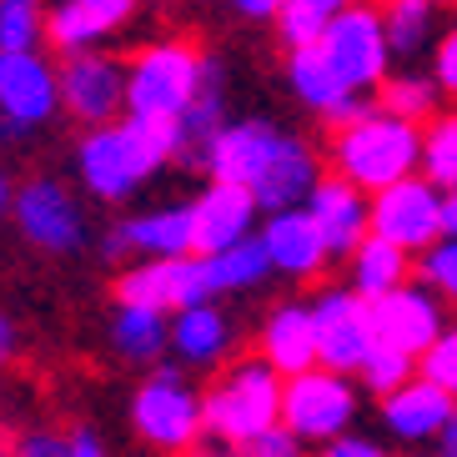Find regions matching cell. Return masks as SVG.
Here are the masks:
<instances>
[{
    "instance_id": "cell-48",
    "label": "cell",
    "mask_w": 457,
    "mask_h": 457,
    "mask_svg": "<svg viewBox=\"0 0 457 457\" xmlns=\"http://www.w3.org/2000/svg\"><path fill=\"white\" fill-rule=\"evenodd\" d=\"M437 5H443V11H457V0H437Z\"/></svg>"
},
{
    "instance_id": "cell-26",
    "label": "cell",
    "mask_w": 457,
    "mask_h": 457,
    "mask_svg": "<svg viewBox=\"0 0 457 457\" xmlns=\"http://www.w3.org/2000/svg\"><path fill=\"white\" fill-rule=\"evenodd\" d=\"M106 337L126 367H156L171 357V312L146 307V302H116Z\"/></svg>"
},
{
    "instance_id": "cell-24",
    "label": "cell",
    "mask_w": 457,
    "mask_h": 457,
    "mask_svg": "<svg viewBox=\"0 0 457 457\" xmlns=\"http://www.w3.org/2000/svg\"><path fill=\"white\" fill-rule=\"evenodd\" d=\"M136 15V0H55L46 15V41L55 51H91L106 46L116 30Z\"/></svg>"
},
{
    "instance_id": "cell-30",
    "label": "cell",
    "mask_w": 457,
    "mask_h": 457,
    "mask_svg": "<svg viewBox=\"0 0 457 457\" xmlns=\"http://www.w3.org/2000/svg\"><path fill=\"white\" fill-rule=\"evenodd\" d=\"M437 96H443V86H437L432 71H392L382 81V91H377V101L387 111H397V116H407V121H432Z\"/></svg>"
},
{
    "instance_id": "cell-25",
    "label": "cell",
    "mask_w": 457,
    "mask_h": 457,
    "mask_svg": "<svg viewBox=\"0 0 457 457\" xmlns=\"http://www.w3.org/2000/svg\"><path fill=\"white\" fill-rule=\"evenodd\" d=\"M227 71L212 61L202 76V91L191 96L187 116L176 121V162L191 166V171H206V156H212L216 136L227 131Z\"/></svg>"
},
{
    "instance_id": "cell-41",
    "label": "cell",
    "mask_w": 457,
    "mask_h": 457,
    "mask_svg": "<svg viewBox=\"0 0 457 457\" xmlns=\"http://www.w3.org/2000/svg\"><path fill=\"white\" fill-rule=\"evenodd\" d=\"M66 437H71V457H101V453H111V443L96 428H86V422H81V428H71Z\"/></svg>"
},
{
    "instance_id": "cell-40",
    "label": "cell",
    "mask_w": 457,
    "mask_h": 457,
    "mask_svg": "<svg viewBox=\"0 0 457 457\" xmlns=\"http://www.w3.org/2000/svg\"><path fill=\"white\" fill-rule=\"evenodd\" d=\"M322 453H327V457H382L387 447L377 443V437H362V432H352V428H347L342 437H332Z\"/></svg>"
},
{
    "instance_id": "cell-36",
    "label": "cell",
    "mask_w": 457,
    "mask_h": 457,
    "mask_svg": "<svg viewBox=\"0 0 457 457\" xmlns=\"http://www.w3.org/2000/svg\"><path fill=\"white\" fill-rule=\"evenodd\" d=\"M417 367H422V377H432L437 387H447L457 397V322H447L437 332V342L417 357Z\"/></svg>"
},
{
    "instance_id": "cell-12",
    "label": "cell",
    "mask_w": 457,
    "mask_h": 457,
    "mask_svg": "<svg viewBox=\"0 0 457 457\" xmlns=\"http://www.w3.org/2000/svg\"><path fill=\"white\" fill-rule=\"evenodd\" d=\"M372 231L387 242L407 246L412 256H422L437 237H443V187L432 176L412 171L392 187L372 191Z\"/></svg>"
},
{
    "instance_id": "cell-9",
    "label": "cell",
    "mask_w": 457,
    "mask_h": 457,
    "mask_svg": "<svg viewBox=\"0 0 457 457\" xmlns=\"http://www.w3.org/2000/svg\"><path fill=\"white\" fill-rule=\"evenodd\" d=\"M317 51L327 55V66L342 76L357 96H372L382 91V81L392 76V41H387V26H382V11L377 5H362L352 0L342 15H332V26L322 30Z\"/></svg>"
},
{
    "instance_id": "cell-16",
    "label": "cell",
    "mask_w": 457,
    "mask_h": 457,
    "mask_svg": "<svg viewBox=\"0 0 457 457\" xmlns=\"http://www.w3.org/2000/svg\"><path fill=\"white\" fill-rule=\"evenodd\" d=\"M372 327H377V342H392V347L422 357L447 327V302L417 277V282H403L392 292L372 296Z\"/></svg>"
},
{
    "instance_id": "cell-21",
    "label": "cell",
    "mask_w": 457,
    "mask_h": 457,
    "mask_svg": "<svg viewBox=\"0 0 457 457\" xmlns=\"http://www.w3.org/2000/svg\"><path fill=\"white\" fill-rule=\"evenodd\" d=\"M256 216L262 212V202H256L246 187H237V181H206L202 196L191 202V237H196V252H221V246L231 242H246V237H256Z\"/></svg>"
},
{
    "instance_id": "cell-39",
    "label": "cell",
    "mask_w": 457,
    "mask_h": 457,
    "mask_svg": "<svg viewBox=\"0 0 457 457\" xmlns=\"http://www.w3.org/2000/svg\"><path fill=\"white\" fill-rule=\"evenodd\" d=\"M432 76H437L443 96H457V26H447L432 46Z\"/></svg>"
},
{
    "instance_id": "cell-14",
    "label": "cell",
    "mask_w": 457,
    "mask_h": 457,
    "mask_svg": "<svg viewBox=\"0 0 457 457\" xmlns=\"http://www.w3.org/2000/svg\"><path fill=\"white\" fill-rule=\"evenodd\" d=\"M206 296H212V287H206L202 252L141 256V262H126L116 271V302H146V307L162 312H181L191 302H206Z\"/></svg>"
},
{
    "instance_id": "cell-1",
    "label": "cell",
    "mask_w": 457,
    "mask_h": 457,
    "mask_svg": "<svg viewBox=\"0 0 457 457\" xmlns=\"http://www.w3.org/2000/svg\"><path fill=\"white\" fill-rule=\"evenodd\" d=\"M322 162L327 156L307 136L267 116H246V121H227V131L216 136L206 176L246 187L262 202V212H282V206H307L312 187L322 181Z\"/></svg>"
},
{
    "instance_id": "cell-4",
    "label": "cell",
    "mask_w": 457,
    "mask_h": 457,
    "mask_svg": "<svg viewBox=\"0 0 457 457\" xmlns=\"http://www.w3.org/2000/svg\"><path fill=\"white\" fill-rule=\"evenodd\" d=\"M282 387L287 377L256 352V357H231L216 367L206 397V443L221 453H246L252 437L282 422Z\"/></svg>"
},
{
    "instance_id": "cell-31",
    "label": "cell",
    "mask_w": 457,
    "mask_h": 457,
    "mask_svg": "<svg viewBox=\"0 0 457 457\" xmlns=\"http://www.w3.org/2000/svg\"><path fill=\"white\" fill-rule=\"evenodd\" d=\"M347 5H352V0H287L282 15L271 21V26H277L282 51H296V46L322 41V30L332 26V15H342Z\"/></svg>"
},
{
    "instance_id": "cell-3",
    "label": "cell",
    "mask_w": 457,
    "mask_h": 457,
    "mask_svg": "<svg viewBox=\"0 0 457 457\" xmlns=\"http://www.w3.org/2000/svg\"><path fill=\"white\" fill-rule=\"evenodd\" d=\"M327 171L357 181L362 191H382L403 176L422 171V121H407L382 101L357 111L352 121L327 126Z\"/></svg>"
},
{
    "instance_id": "cell-46",
    "label": "cell",
    "mask_w": 457,
    "mask_h": 457,
    "mask_svg": "<svg viewBox=\"0 0 457 457\" xmlns=\"http://www.w3.org/2000/svg\"><path fill=\"white\" fill-rule=\"evenodd\" d=\"M443 227L457 237V187H447V191H443Z\"/></svg>"
},
{
    "instance_id": "cell-13",
    "label": "cell",
    "mask_w": 457,
    "mask_h": 457,
    "mask_svg": "<svg viewBox=\"0 0 457 457\" xmlns=\"http://www.w3.org/2000/svg\"><path fill=\"white\" fill-rule=\"evenodd\" d=\"M312 317H317V357L337 372H352L367 362V352L377 347L372 327V302L357 287H322L312 296Z\"/></svg>"
},
{
    "instance_id": "cell-11",
    "label": "cell",
    "mask_w": 457,
    "mask_h": 457,
    "mask_svg": "<svg viewBox=\"0 0 457 457\" xmlns=\"http://www.w3.org/2000/svg\"><path fill=\"white\" fill-rule=\"evenodd\" d=\"M126 81H131V61L106 55L101 46L61 55V101L76 126H101L126 116Z\"/></svg>"
},
{
    "instance_id": "cell-7",
    "label": "cell",
    "mask_w": 457,
    "mask_h": 457,
    "mask_svg": "<svg viewBox=\"0 0 457 457\" xmlns=\"http://www.w3.org/2000/svg\"><path fill=\"white\" fill-rule=\"evenodd\" d=\"M362 412V382H352V372L317 362L307 372H292L282 387V422L302 437L307 447H327L332 437L357 422Z\"/></svg>"
},
{
    "instance_id": "cell-33",
    "label": "cell",
    "mask_w": 457,
    "mask_h": 457,
    "mask_svg": "<svg viewBox=\"0 0 457 457\" xmlns=\"http://www.w3.org/2000/svg\"><path fill=\"white\" fill-rule=\"evenodd\" d=\"M422 176L437 187H457V111L422 121Z\"/></svg>"
},
{
    "instance_id": "cell-34",
    "label": "cell",
    "mask_w": 457,
    "mask_h": 457,
    "mask_svg": "<svg viewBox=\"0 0 457 457\" xmlns=\"http://www.w3.org/2000/svg\"><path fill=\"white\" fill-rule=\"evenodd\" d=\"M41 0H0V51H36L46 41Z\"/></svg>"
},
{
    "instance_id": "cell-32",
    "label": "cell",
    "mask_w": 457,
    "mask_h": 457,
    "mask_svg": "<svg viewBox=\"0 0 457 457\" xmlns=\"http://www.w3.org/2000/svg\"><path fill=\"white\" fill-rule=\"evenodd\" d=\"M417 372H422V367H417V352H403V347H392V342H377V347L367 352V362L357 367V382H362V392H372L377 403H382L387 392H397L403 382H412Z\"/></svg>"
},
{
    "instance_id": "cell-22",
    "label": "cell",
    "mask_w": 457,
    "mask_h": 457,
    "mask_svg": "<svg viewBox=\"0 0 457 457\" xmlns=\"http://www.w3.org/2000/svg\"><path fill=\"white\" fill-rule=\"evenodd\" d=\"M307 212L317 216V227H322L327 246H332V262H347L357 252V242L372 231V191H362L357 181L332 171L312 187Z\"/></svg>"
},
{
    "instance_id": "cell-2",
    "label": "cell",
    "mask_w": 457,
    "mask_h": 457,
    "mask_svg": "<svg viewBox=\"0 0 457 457\" xmlns=\"http://www.w3.org/2000/svg\"><path fill=\"white\" fill-rule=\"evenodd\" d=\"M176 162V131L141 116H116V121L86 126L76 141V176L91 202L126 206L156 171Z\"/></svg>"
},
{
    "instance_id": "cell-10",
    "label": "cell",
    "mask_w": 457,
    "mask_h": 457,
    "mask_svg": "<svg viewBox=\"0 0 457 457\" xmlns=\"http://www.w3.org/2000/svg\"><path fill=\"white\" fill-rule=\"evenodd\" d=\"M11 221L21 231V242L46 252V256H76L91 246V216H86L81 196L66 181H55V176H30V181H21Z\"/></svg>"
},
{
    "instance_id": "cell-37",
    "label": "cell",
    "mask_w": 457,
    "mask_h": 457,
    "mask_svg": "<svg viewBox=\"0 0 457 457\" xmlns=\"http://www.w3.org/2000/svg\"><path fill=\"white\" fill-rule=\"evenodd\" d=\"M11 453L15 457H71V437L51 428H30V432H15Z\"/></svg>"
},
{
    "instance_id": "cell-23",
    "label": "cell",
    "mask_w": 457,
    "mask_h": 457,
    "mask_svg": "<svg viewBox=\"0 0 457 457\" xmlns=\"http://www.w3.org/2000/svg\"><path fill=\"white\" fill-rule=\"evenodd\" d=\"M256 352H262L282 377L307 372V367L322 362V357H317V317H312V302H302V296L277 302V307L267 312L262 332H256Z\"/></svg>"
},
{
    "instance_id": "cell-42",
    "label": "cell",
    "mask_w": 457,
    "mask_h": 457,
    "mask_svg": "<svg viewBox=\"0 0 457 457\" xmlns=\"http://www.w3.org/2000/svg\"><path fill=\"white\" fill-rule=\"evenodd\" d=\"M227 5L242 15V21H277L287 0H227Z\"/></svg>"
},
{
    "instance_id": "cell-17",
    "label": "cell",
    "mask_w": 457,
    "mask_h": 457,
    "mask_svg": "<svg viewBox=\"0 0 457 457\" xmlns=\"http://www.w3.org/2000/svg\"><path fill=\"white\" fill-rule=\"evenodd\" d=\"M262 246L271 256V271L282 282H317L332 262V246H327L322 227L307 206H282V212H267L262 221Z\"/></svg>"
},
{
    "instance_id": "cell-29",
    "label": "cell",
    "mask_w": 457,
    "mask_h": 457,
    "mask_svg": "<svg viewBox=\"0 0 457 457\" xmlns=\"http://www.w3.org/2000/svg\"><path fill=\"white\" fill-rule=\"evenodd\" d=\"M437 0H382V26L397 61H417L437 46Z\"/></svg>"
},
{
    "instance_id": "cell-15",
    "label": "cell",
    "mask_w": 457,
    "mask_h": 457,
    "mask_svg": "<svg viewBox=\"0 0 457 457\" xmlns=\"http://www.w3.org/2000/svg\"><path fill=\"white\" fill-rule=\"evenodd\" d=\"M187 252H196V237H191V202L131 212L101 237V256H106L111 267H126V262H141V256H187Z\"/></svg>"
},
{
    "instance_id": "cell-45",
    "label": "cell",
    "mask_w": 457,
    "mask_h": 457,
    "mask_svg": "<svg viewBox=\"0 0 457 457\" xmlns=\"http://www.w3.org/2000/svg\"><path fill=\"white\" fill-rule=\"evenodd\" d=\"M437 453H443V457H457V412L447 417V428H443V437H437Z\"/></svg>"
},
{
    "instance_id": "cell-47",
    "label": "cell",
    "mask_w": 457,
    "mask_h": 457,
    "mask_svg": "<svg viewBox=\"0 0 457 457\" xmlns=\"http://www.w3.org/2000/svg\"><path fill=\"white\" fill-rule=\"evenodd\" d=\"M11 417H5V397H0V453H11Z\"/></svg>"
},
{
    "instance_id": "cell-43",
    "label": "cell",
    "mask_w": 457,
    "mask_h": 457,
    "mask_svg": "<svg viewBox=\"0 0 457 457\" xmlns=\"http://www.w3.org/2000/svg\"><path fill=\"white\" fill-rule=\"evenodd\" d=\"M15 357H21V327H15L5 312H0V372H5Z\"/></svg>"
},
{
    "instance_id": "cell-44",
    "label": "cell",
    "mask_w": 457,
    "mask_h": 457,
    "mask_svg": "<svg viewBox=\"0 0 457 457\" xmlns=\"http://www.w3.org/2000/svg\"><path fill=\"white\" fill-rule=\"evenodd\" d=\"M15 196H21V181H15L11 171H0V221L15 216Z\"/></svg>"
},
{
    "instance_id": "cell-20",
    "label": "cell",
    "mask_w": 457,
    "mask_h": 457,
    "mask_svg": "<svg viewBox=\"0 0 457 457\" xmlns=\"http://www.w3.org/2000/svg\"><path fill=\"white\" fill-rule=\"evenodd\" d=\"M231 352H237V322L221 307V296L171 312V357L187 372H216L231 362Z\"/></svg>"
},
{
    "instance_id": "cell-19",
    "label": "cell",
    "mask_w": 457,
    "mask_h": 457,
    "mask_svg": "<svg viewBox=\"0 0 457 457\" xmlns=\"http://www.w3.org/2000/svg\"><path fill=\"white\" fill-rule=\"evenodd\" d=\"M377 412H382V432H387L392 443L428 447V443L443 437L447 417L457 412V397L447 387H437L432 377L417 372L412 382H403L397 392H387V397L377 403Z\"/></svg>"
},
{
    "instance_id": "cell-8",
    "label": "cell",
    "mask_w": 457,
    "mask_h": 457,
    "mask_svg": "<svg viewBox=\"0 0 457 457\" xmlns=\"http://www.w3.org/2000/svg\"><path fill=\"white\" fill-rule=\"evenodd\" d=\"M55 116H66L61 101V66L36 51H0V146L41 136Z\"/></svg>"
},
{
    "instance_id": "cell-35",
    "label": "cell",
    "mask_w": 457,
    "mask_h": 457,
    "mask_svg": "<svg viewBox=\"0 0 457 457\" xmlns=\"http://www.w3.org/2000/svg\"><path fill=\"white\" fill-rule=\"evenodd\" d=\"M417 277L443 296L447 307H457V237L453 231H443L428 252L417 256Z\"/></svg>"
},
{
    "instance_id": "cell-5",
    "label": "cell",
    "mask_w": 457,
    "mask_h": 457,
    "mask_svg": "<svg viewBox=\"0 0 457 457\" xmlns=\"http://www.w3.org/2000/svg\"><path fill=\"white\" fill-rule=\"evenodd\" d=\"M131 432L151 453H196L206 437V397L187 382V367L156 362L131 392Z\"/></svg>"
},
{
    "instance_id": "cell-38",
    "label": "cell",
    "mask_w": 457,
    "mask_h": 457,
    "mask_svg": "<svg viewBox=\"0 0 457 457\" xmlns=\"http://www.w3.org/2000/svg\"><path fill=\"white\" fill-rule=\"evenodd\" d=\"M302 447H307V443H302V437H296L287 422H277V428H267L262 437H252L242 457H296Z\"/></svg>"
},
{
    "instance_id": "cell-28",
    "label": "cell",
    "mask_w": 457,
    "mask_h": 457,
    "mask_svg": "<svg viewBox=\"0 0 457 457\" xmlns=\"http://www.w3.org/2000/svg\"><path fill=\"white\" fill-rule=\"evenodd\" d=\"M407 277H412V252L387 242V237H377V231H367L357 242V252L347 256V287H357L367 302L392 292V287H403Z\"/></svg>"
},
{
    "instance_id": "cell-6",
    "label": "cell",
    "mask_w": 457,
    "mask_h": 457,
    "mask_svg": "<svg viewBox=\"0 0 457 457\" xmlns=\"http://www.w3.org/2000/svg\"><path fill=\"white\" fill-rule=\"evenodd\" d=\"M206 61L191 41H156L141 46L131 55V81H126V116H141V121L171 126L187 116L191 96L202 91Z\"/></svg>"
},
{
    "instance_id": "cell-18",
    "label": "cell",
    "mask_w": 457,
    "mask_h": 457,
    "mask_svg": "<svg viewBox=\"0 0 457 457\" xmlns=\"http://www.w3.org/2000/svg\"><path fill=\"white\" fill-rule=\"evenodd\" d=\"M287 91L296 96V106L312 111L322 126H342V121H352L357 111L377 106L372 96H357L332 66H327V55L317 51V41L287 51Z\"/></svg>"
},
{
    "instance_id": "cell-27",
    "label": "cell",
    "mask_w": 457,
    "mask_h": 457,
    "mask_svg": "<svg viewBox=\"0 0 457 457\" xmlns=\"http://www.w3.org/2000/svg\"><path fill=\"white\" fill-rule=\"evenodd\" d=\"M202 267H206V287H212V296H246V292H256V287L267 282V277H277L267 246H262V231L246 237V242L221 246V252H206Z\"/></svg>"
}]
</instances>
